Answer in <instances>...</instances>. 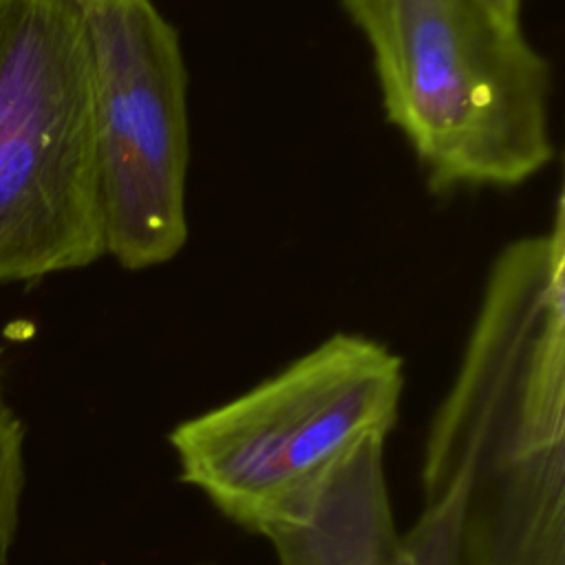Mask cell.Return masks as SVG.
<instances>
[{
	"label": "cell",
	"mask_w": 565,
	"mask_h": 565,
	"mask_svg": "<svg viewBox=\"0 0 565 565\" xmlns=\"http://www.w3.org/2000/svg\"><path fill=\"white\" fill-rule=\"evenodd\" d=\"M82 9H88V7H97V4H104V2H110V0H68Z\"/></svg>",
	"instance_id": "9c48e42d"
},
{
	"label": "cell",
	"mask_w": 565,
	"mask_h": 565,
	"mask_svg": "<svg viewBox=\"0 0 565 565\" xmlns=\"http://www.w3.org/2000/svg\"><path fill=\"white\" fill-rule=\"evenodd\" d=\"M488 2L494 11H499L501 15L510 18V20H519L521 13V0H483Z\"/></svg>",
	"instance_id": "ba28073f"
},
{
	"label": "cell",
	"mask_w": 565,
	"mask_h": 565,
	"mask_svg": "<svg viewBox=\"0 0 565 565\" xmlns=\"http://www.w3.org/2000/svg\"><path fill=\"white\" fill-rule=\"evenodd\" d=\"M106 256L128 271L172 260L188 241V68L152 0L84 9Z\"/></svg>",
	"instance_id": "5b68a950"
},
{
	"label": "cell",
	"mask_w": 565,
	"mask_h": 565,
	"mask_svg": "<svg viewBox=\"0 0 565 565\" xmlns=\"http://www.w3.org/2000/svg\"><path fill=\"white\" fill-rule=\"evenodd\" d=\"M386 121L433 192L514 188L554 159L550 62L483 0H340Z\"/></svg>",
	"instance_id": "7a4b0ae2"
},
{
	"label": "cell",
	"mask_w": 565,
	"mask_h": 565,
	"mask_svg": "<svg viewBox=\"0 0 565 565\" xmlns=\"http://www.w3.org/2000/svg\"><path fill=\"white\" fill-rule=\"evenodd\" d=\"M106 256L84 9L0 0V285Z\"/></svg>",
	"instance_id": "277c9868"
},
{
	"label": "cell",
	"mask_w": 565,
	"mask_h": 565,
	"mask_svg": "<svg viewBox=\"0 0 565 565\" xmlns=\"http://www.w3.org/2000/svg\"><path fill=\"white\" fill-rule=\"evenodd\" d=\"M384 444H360L298 519L265 534L280 565H463L461 488L450 483L424 499L419 519L399 534L384 477Z\"/></svg>",
	"instance_id": "8992f818"
},
{
	"label": "cell",
	"mask_w": 565,
	"mask_h": 565,
	"mask_svg": "<svg viewBox=\"0 0 565 565\" xmlns=\"http://www.w3.org/2000/svg\"><path fill=\"white\" fill-rule=\"evenodd\" d=\"M565 201L494 256L424 448V499L463 490V565H565Z\"/></svg>",
	"instance_id": "6da1fadb"
},
{
	"label": "cell",
	"mask_w": 565,
	"mask_h": 565,
	"mask_svg": "<svg viewBox=\"0 0 565 565\" xmlns=\"http://www.w3.org/2000/svg\"><path fill=\"white\" fill-rule=\"evenodd\" d=\"M404 360L362 333H333L238 397L177 424L179 479L234 525L265 536L298 519L366 439H386Z\"/></svg>",
	"instance_id": "3957f363"
},
{
	"label": "cell",
	"mask_w": 565,
	"mask_h": 565,
	"mask_svg": "<svg viewBox=\"0 0 565 565\" xmlns=\"http://www.w3.org/2000/svg\"><path fill=\"white\" fill-rule=\"evenodd\" d=\"M24 490V426L0 404V565H7Z\"/></svg>",
	"instance_id": "52a82bcc"
},
{
	"label": "cell",
	"mask_w": 565,
	"mask_h": 565,
	"mask_svg": "<svg viewBox=\"0 0 565 565\" xmlns=\"http://www.w3.org/2000/svg\"><path fill=\"white\" fill-rule=\"evenodd\" d=\"M0 404H2V402H0Z\"/></svg>",
	"instance_id": "30bf717a"
}]
</instances>
